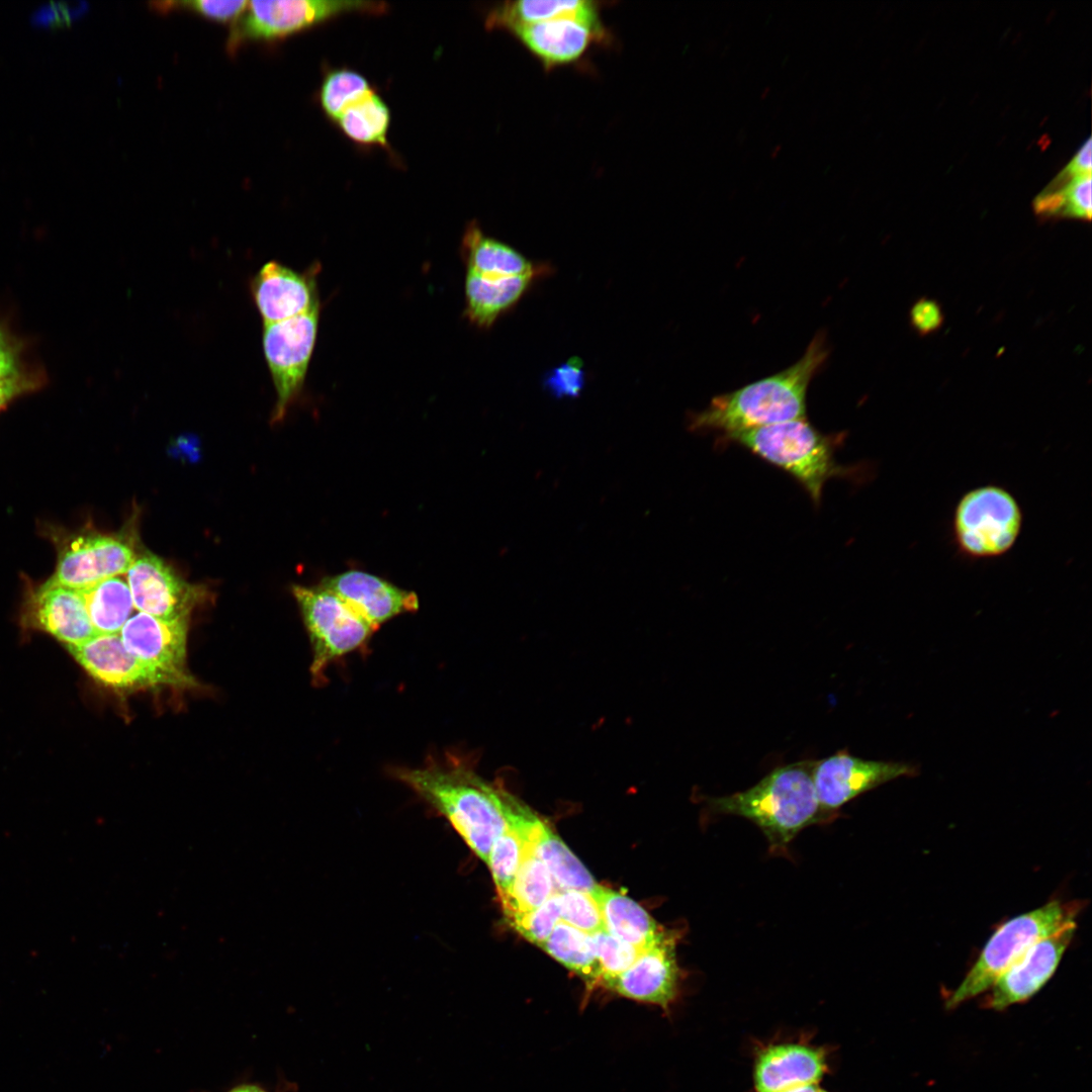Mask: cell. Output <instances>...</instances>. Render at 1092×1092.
<instances>
[{
    "mask_svg": "<svg viewBox=\"0 0 1092 1092\" xmlns=\"http://www.w3.org/2000/svg\"><path fill=\"white\" fill-rule=\"evenodd\" d=\"M320 584L340 597L376 631L392 618L419 609L416 593L361 570L327 576Z\"/></svg>",
    "mask_w": 1092,
    "mask_h": 1092,
    "instance_id": "16",
    "label": "cell"
},
{
    "mask_svg": "<svg viewBox=\"0 0 1092 1092\" xmlns=\"http://www.w3.org/2000/svg\"><path fill=\"white\" fill-rule=\"evenodd\" d=\"M778 1092H827V1091L823 1090L819 1086V1083H811V1084H804V1085H798V1086L790 1087V1088H787V1089H784V1090H781V1091H778Z\"/></svg>",
    "mask_w": 1092,
    "mask_h": 1092,
    "instance_id": "44",
    "label": "cell"
},
{
    "mask_svg": "<svg viewBox=\"0 0 1092 1092\" xmlns=\"http://www.w3.org/2000/svg\"><path fill=\"white\" fill-rule=\"evenodd\" d=\"M523 858L524 849L521 839L507 822L505 830L494 841L486 861L500 902L508 897Z\"/></svg>",
    "mask_w": 1092,
    "mask_h": 1092,
    "instance_id": "33",
    "label": "cell"
},
{
    "mask_svg": "<svg viewBox=\"0 0 1092 1092\" xmlns=\"http://www.w3.org/2000/svg\"><path fill=\"white\" fill-rule=\"evenodd\" d=\"M508 921L523 937L539 946L561 921L557 892L540 907Z\"/></svg>",
    "mask_w": 1092,
    "mask_h": 1092,
    "instance_id": "36",
    "label": "cell"
},
{
    "mask_svg": "<svg viewBox=\"0 0 1092 1092\" xmlns=\"http://www.w3.org/2000/svg\"><path fill=\"white\" fill-rule=\"evenodd\" d=\"M812 760L778 766L749 789L712 797V812L736 815L755 824L770 851L784 852L808 826L832 820L821 810L813 782Z\"/></svg>",
    "mask_w": 1092,
    "mask_h": 1092,
    "instance_id": "3",
    "label": "cell"
},
{
    "mask_svg": "<svg viewBox=\"0 0 1092 1092\" xmlns=\"http://www.w3.org/2000/svg\"><path fill=\"white\" fill-rule=\"evenodd\" d=\"M584 384L583 361L577 356L570 357L566 362L546 372L543 377V387L556 398L576 397Z\"/></svg>",
    "mask_w": 1092,
    "mask_h": 1092,
    "instance_id": "37",
    "label": "cell"
},
{
    "mask_svg": "<svg viewBox=\"0 0 1092 1092\" xmlns=\"http://www.w3.org/2000/svg\"><path fill=\"white\" fill-rule=\"evenodd\" d=\"M19 373L16 346L0 331V377Z\"/></svg>",
    "mask_w": 1092,
    "mask_h": 1092,
    "instance_id": "42",
    "label": "cell"
},
{
    "mask_svg": "<svg viewBox=\"0 0 1092 1092\" xmlns=\"http://www.w3.org/2000/svg\"><path fill=\"white\" fill-rule=\"evenodd\" d=\"M828 1072L827 1051L802 1040L761 1046L753 1064L755 1092H778L819 1083Z\"/></svg>",
    "mask_w": 1092,
    "mask_h": 1092,
    "instance_id": "18",
    "label": "cell"
},
{
    "mask_svg": "<svg viewBox=\"0 0 1092 1092\" xmlns=\"http://www.w3.org/2000/svg\"><path fill=\"white\" fill-rule=\"evenodd\" d=\"M387 4L346 0H254L234 24L228 49L235 50L248 39H269L304 30L350 13L382 14Z\"/></svg>",
    "mask_w": 1092,
    "mask_h": 1092,
    "instance_id": "8",
    "label": "cell"
},
{
    "mask_svg": "<svg viewBox=\"0 0 1092 1092\" xmlns=\"http://www.w3.org/2000/svg\"><path fill=\"white\" fill-rule=\"evenodd\" d=\"M390 774L447 819L486 863L507 826L511 793L502 784L483 779L469 756L454 750L430 755L421 766L392 767Z\"/></svg>",
    "mask_w": 1092,
    "mask_h": 1092,
    "instance_id": "1",
    "label": "cell"
},
{
    "mask_svg": "<svg viewBox=\"0 0 1092 1092\" xmlns=\"http://www.w3.org/2000/svg\"><path fill=\"white\" fill-rule=\"evenodd\" d=\"M96 634H117L135 608L126 579L120 575L79 589Z\"/></svg>",
    "mask_w": 1092,
    "mask_h": 1092,
    "instance_id": "26",
    "label": "cell"
},
{
    "mask_svg": "<svg viewBox=\"0 0 1092 1092\" xmlns=\"http://www.w3.org/2000/svg\"><path fill=\"white\" fill-rule=\"evenodd\" d=\"M318 305L297 316L264 325L262 344L276 390L272 421H281L300 393L315 344Z\"/></svg>",
    "mask_w": 1092,
    "mask_h": 1092,
    "instance_id": "9",
    "label": "cell"
},
{
    "mask_svg": "<svg viewBox=\"0 0 1092 1092\" xmlns=\"http://www.w3.org/2000/svg\"><path fill=\"white\" fill-rule=\"evenodd\" d=\"M560 920L587 933L605 930L600 909L590 893L577 890L557 892Z\"/></svg>",
    "mask_w": 1092,
    "mask_h": 1092,
    "instance_id": "35",
    "label": "cell"
},
{
    "mask_svg": "<svg viewBox=\"0 0 1092 1092\" xmlns=\"http://www.w3.org/2000/svg\"><path fill=\"white\" fill-rule=\"evenodd\" d=\"M1075 930L1073 920L1033 943L989 989L985 1006L1001 1011L1034 996L1056 972Z\"/></svg>",
    "mask_w": 1092,
    "mask_h": 1092,
    "instance_id": "14",
    "label": "cell"
},
{
    "mask_svg": "<svg viewBox=\"0 0 1092 1092\" xmlns=\"http://www.w3.org/2000/svg\"><path fill=\"white\" fill-rule=\"evenodd\" d=\"M228 1092H268V1091H266L261 1086L256 1085V1084H239V1085L233 1087L232 1089H230Z\"/></svg>",
    "mask_w": 1092,
    "mask_h": 1092,
    "instance_id": "45",
    "label": "cell"
},
{
    "mask_svg": "<svg viewBox=\"0 0 1092 1092\" xmlns=\"http://www.w3.org/2000/svg\"><path fill=\"white\" fill-rule=\"evenodd\" d=\"M69 649L93 678L113 689L130 691L193 685L191 676L168 672L131 654L124 647L119 633L95 634Z\"/></svg>",
    "mask_w": 1092,
    "mask_h": 1092,
    "instance_id": "11",
    "label": "cell"
},
{
    "mask_svg": "<svg viewBox=\"0 0 1092 1092\" xmlns=\"http://www.w3.org/2000/svg\"><path fill=\"white\" fill-rule=\"evenodd\" d=\"M780 148H781V147H780V146H778V147H777V148H776V149L774 150V152H772V158H774V157H776V155H778V153H779V151H780Z\"/></svg>",
    "mask_w": 1092,
    "mask_h": 1092,
    "instance_id": "46",
    "label": "cell"
},
{
    "mask_svg": "<svg viewBox=\"0 0 1092 1092\" xmlns=\"http://www.w3.org/2000/svg\"><path fill=\"white\" fill-rule=\"evenodd\" d=\"M1061 189H1048L1034 201L1035 212L1043 217H1067L1090 220L1092 212L1091 174L1072 176L1064 170Z\"/></svg>",
    "mask_w": 1092,
    "mask_h": 1092,
    "instance_id": "31",
    "label": "cell"
},
{
    "mask_svg": "<svg viewBox=\"0 0 1092 1092\" xmlns=\"http://www.w3.org/2000/svg\"><path fill=\"white\" fill-rule=\"evenodd\" d=\"M248 5L246 0H192V1H164L155 2L153 6L157 9H170V8H187L196 10L203 15L216 18L218 20H230L238 17Z\"/></svg>",
    "mask_w": 1092,
    "mask_h": 1092,
    "instance_id": "38",
    "label": "cell"
},
{
    "mask_svg": "<svg viewBox=\"0 0 1092 1092\" xmlns=\"http://www.w3.org/2000/svg\"><path fill=\"white\" fill-rule=\"evenodd\" d=\"M539 946L587 985H599L600 970L589 934L559 921Z\"/></svg>",
    "mask_w": 1092,
    "mask_h": 1092,
    "instance_id": "29",
    "label": "cell"
},
{
    "mask_svg": "<svg viewBox=\"0 0 1092 1092\" xmlns=\"http://www.w3.org/2000/svg\"><path fill=\"white\" fill-rule=\"evenodd\" d=\"M1077 906L1051 901L1002 924L990 937L962 983L945 1001L947 1009L989 990L1033 943L1075 920Z\"/></svg>",
    "mask_w": 1092,
    "mask_h": 1092,
    "instance_id": "6",
    "label": "cell"
},
{
    "mask_svg": "<svg viewBox=\"0 0 1092 1092\" xmlns=\"http://www.w3.org/2000/svg\"><path fill=\"white\" fill-rule=\"evenodd\" d=\"M910 320L916 332L920 335H927L940 328L943 322V313L935 300L921 298L912 306Z\"/></svg>",
    "mask_w": 1092,
    "mask_h": 1092,
    "instance_id": "40",
    "label": "cell"
},
{
    "mask_svg": "<svg viewBox=\"0 0 1092 1092\" xmlns=\"http://www.w3.org/2000/svg\"><path fill=\"white\" fill-rule=\"evenodd\" d=\"M86 9L83 1H53L38 6L30 15L34 24L51 25L80 16Z\"/></svg>",
    "mask_w": 1092,
    "mask_h": 1092,
    "instance_id": "39",
    "label": "cell"
},
{
    "mask_svg": "<svg viewBox=\"0 0 1092 1092\" xmlns=\"http://www.w3.org/2000/svg\"><path fill=\"white\" fill-rule=\"evenodd\" d=\"M293 597L306 628L312 659L313 681L323 684L328 666L337 658L362 647L376 631L332 590L293 585Z\"/></svg>",
    "mask_w": 1092,
    "mask_h": 1092,
    "instance_id": "7",
    "label": "cell"
},
{
    "mask_svg": "<svg viewBox=\"0 0 1092 1092\" xmlns=\"http://www.w3.org/2000/svg\"><path fill=\"white\" fill-rule=\"evenodd\" d=\"M556 892L544 863L535 855H524L508 897L500 902L508 920L544 904Z\"/></svg>",
    "mask_w": 1092,
    "mask_h": 1092,
    "instance_id": "30",
    "label": "cell"
},
{
    "mask_svg": "<svg viewBox=\"0 0 1092 1092\" xmlns=\"http://www.w3.org/2000/svg\"><path fill=\"white\" fill-rule=\"evenodd\" d=\"M134 558L130 544L119 537L81 535L61 551L56 571L44 583L83 589L125 573Z\"/></svg>",
    "mask_w": 1092,
    "mask_h": 1092,
    "instance_id": "13",
    "label": "cell"
},
{
    "mask_svg": "<svg viewBox=\"0 0 1092 1092\" xmlns=\"http://www.w3.org/2000/svg\"><path fill=\"white\" fill-rule=\"evenodd\" d=\"M589 935L600 970L599 985L625 972L641 953L606 930Z\"/></svg>",
    "mask_w": 1092,
    "mask_h": 1092,
    "instance_id": "34",
    "label": "cell"
},
{
    "mask_svg": "<svg viewBox=\"0 0 1092 1092\" xmlns=\"http://www.w3.org/2000/svg\"><path fill=\"white\" fill-rule=\"evenodd\" d=\"M918 768L907 762L869 760L841 750L813 764V782L819 805L830 818L857 796L901 777H913Z\"/></svg>",
    "mask_w": 1092,
    "mask_h": 1092,
    "instance_id": "10",
    "label": "cell"
},
{
    "mask_svg": "<svg viewBox=\"0 0 1092 1092\" xmlns=\"http://www.w3.org/2000/svg\"><path fill=\"white\" fill-rule=\"evenodd\" d=\"M390 120L387 103L372 89L348 105L334 123L358 146L387 149Z\"/></svg>",
    "mask_w": 1092,
    "mask_h": 1092,
    "instance_id": "27",
    "label": "cell"
},
{
    "mask_svg": "<svg viewBox=\"0 0 1092 1092\" xmlns=\"http://www.w3.org/2000/svg\"><path fill=\"white\" fill-rule=\"evenodd\" d=\"M1064 170L1073 176L1091 174L1092 144L1090 138L1083 144Z\"/></svg>",
    "mask_w": 1092,
    "mask_h": 1092,
    "instance_id": "43",
    "label": "cell"
},
{
    "mask_svg": "<svg viewBox=\"0 0 1092 1092\" xmlns=\"http://www.w3.org/2000/svg\"><path fill=\"white\" fill-rule=\"evenodd\" d=\"M559 18L577 20L608 37L601 20L599 2L588 0L506 1L489 10L485 25L487 28L509 31L516 26Z\"/></svg>",
    "mask_w": 1092,
    "mask_h": 1092,
    "instance_id": "22",
    "label": "cell"
},
{
    "mask_svg": "<svg viewBox=\"0 0 1092 1092\" xmlns=\"http://www.w3.org/2000/svg\"><path fill=\"white\" fill-rule=\"evenodd\" d=\"M1023 511L1005 486L988 483L965 492L957 502L950 524L958 553L969 560L998 558L1016 544Z\"/></svg>",
    "mask_w": 1092,
    "mask_h": 1092,
    "instance_id": "5",
    "label": "cell"
},
{
    "mask_svg": "<svg viewBox=\"0 0 1092 1092\" xmlns=\"http://www.w3.org/2000/svg\"><path fill=\"white\" fill-rule=\"evenodd\" d=\"M372 86L361 73L341 67L327 71L318 89V103L325 115L335 122L341 112L370 90Z\"/></svg>",
    "mask_w": 1092,
    "mask_h": 1092,
    "instance_id": "32",
    "label": "cell"
},
{
    "mask_svg": "<svg viewBox=\"0 0 1092 1092\" xmlns=\"http://www.w3.org/2000/svg\"><path fill=\"white\" fill-rule=\"evenodd\" d=\"M677 937L674 931L663 930L656 942L641 951L631 967L602 986L620 996L658 1005L668 1011L679 988L680 972L675 954Z\"/></svg>",
    "mask_w": 1092,
    "mask_h": 1092,
    "instance_id": "15",
    "label": "cell"
},
{
    "mask_svg": "<svg viewBox=\"0 0 1092 1092\" xmlns=\"http://www.w3.org/2000/svg\"><path fill=\"white\" fill-rule=\"evenodd\" d=\"M25 621L68 647L77 646L96 634L81 592L61 585L43 583L31 594Z\"/></svg>",
    "mask_w": 1092,
    "mask_h": 1092,
    "instance_id": "20",
    "label": "cell"
},
{
    "mask_svg": "<svg viewBox=\"0 0 1092 1092\" xmlns=\"http://www.w3.org/2000/svg\"><path fill=\"white\" fill-rule=\"evenodd\" d=\"M829 356L825 334L815 335L802 357L788 368L736 390L714 396L692 414L689 429L722 432L723 437L806 419L807 392Z\"/></svg>",
    "mask_w": 1092,
    "mask_h": 1092,
    "instance_id": "2",
    "label": "cell"
},
{
    "mask_svg": "<svg viewBox=\"0 0 1092 1092\" xmlns=\"http://www.w3.org/2000/svg\"><path fill=\"white\" fill-rule=\"evenodd\" d=\"M125 577L134 608L162 619L188 618L205 595L201 586L186 582L149 552L135 556Z\"/></svg>",
    "mask_w": 1092,
    "mask_h": 1092,
    "instance_id": "12",
    "label": "cell"
},
{
    "mask_svg": "<svg viewBox=\"0 0 1092 1092\" xmlns=\"http://www.w3.org/2000/svg\"><path fill=\"white\" fill-rule=\"evenodd\" d=\"M544 269L511 277H486L467 271L465 314L469 322L481 329L491 327L499 315L517 304Z\"/></svg>",
    "mask_w": 1092,
    "mask_h": 1092,
    "instance_id": "23",
    "label": "cell"
},
{
    "mask_svg": "<svg viewBox=\"0 0 1092 1092\" xmlns=\"http://www.w3.org/2000/svg\"><path fill=\"white\" fill-rule=\"evenodd\" d=\"M590 895L600 909L604 928L611 935L641 951L661 935L663 930L649 913L626 895L598 884Z\"/></svg>",
    "mask_w": 1092,
    "mask_h": 1092,
    "instance_id": "24",
    "label": "cell"
},
{
    "mask_svg": "<svg viewBox=\"0 0 1092 1092\" xmlns=\"http://www.w3.org/2000/svg\"><path fill=\"white\" fill-rule=\"evenodd\" d=\"M531 854L544 863L556 892L577 890L590 893L597 885L590 873L547 824L539 832Z\"/></svg>",
    "mask_w": 1092,
    "mask_h": 1092,
    "instance_id": "28",
    "label": "cell"
},
{
    "mask_svg": "<svg viewBox=\"0 0 1092 1092\" xmlns=\"http://www.w3.org/2000/svg\"><path fill=\"white\" fill-rule=\"evenodd\" d=\"M188 618L162 619L136 612L119 632L124 647L138 658L168 672L186 670Z\"/></svg>",
    "mask_w": 1092,
    "mask_h": 1092,
    "instance_id": "17",
    "label": "cell"
},
{
    "mask_svg": "<svg viewBox=\"0 0 1092 1092\" xmlns=\"http://www.w3.org/2000/svg\"><path fill=\"white\" fill-rule=\"evenodd\" d=\"M33 386V380L20 372L10 376L0 377V410H2L14 397L22 394Z\"/></svg>",
    "mask_w": 1092,
    "mask_h": 1092,
    "instance_id": "41",
    "label": "cell"
},
{
    "mask_svg": "<svg viewBox=\"0 0 1092 1092\" xmlns=\"http://www.w3.org/2000/svg\"><path fill=\"white\" fill-rule=\"evenodd\" d=\"M467 271L486 277H511L544 269L513 247L486 236L473 221L466 228L461 244Z\"/></svg>",
    "mask_w": 1092,
    "mask_h": 1092,
    "instance_id": "25",
    "label": "cell"
},
{
    "mask_svg": "<svg viewBox=\"0 0 1092 1092\" xmlns=\"http://www.w3.org/2000/svg\"><path fill=\"white\" fill-rule=\"evenodd\" d=\"M312 277L276 261L266 263L251 284L252 295L264 325L297 316L318 305Z\"/></svg>",
    "mask_w": 1092,
    "mask_h": 1092,
    "instance_id": "19",
    "label": "cell"
},
{
    "mask_svg": "<svg viewBox=\"0 0 1092 1092\" xmlns=\"http://www.w3.org/2000/svg\"><path fill=\"white\" fill-rule=\"evenodd\" d=\"M741 445L763 461L795 478L817 506L825 483L836 476H849L855 469L835 459L841 434L826 435L807 419L757 428L724 437Z\"/></svg>",
    "mask_w": 1092,
    "mask_h": 1092,
    "instance_id": "4",
    "label": "cell"
},
{
    "mask_svg": "<svg viewBox=\"0 0 1092 1092\" xmlns=\"http://www.w3.org/2000/svg\"><path fill=\"white\" fill-rule=\"evenodd\" d=\"M547 70L578 61L594 42L608 40L584 23L559 18L509 30Z\"/></svg>",
    "mask_w": 1092,
    "mask_h": 1092,
    "instance_id": "21",
    "label": "cell"
}]
</instances>
